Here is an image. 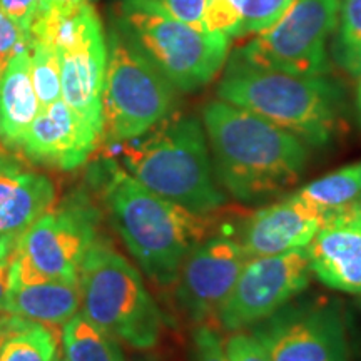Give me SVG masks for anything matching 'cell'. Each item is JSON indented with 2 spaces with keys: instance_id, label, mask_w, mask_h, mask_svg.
I'll use <instances>...</instances> for the list:
<instances>
[{
  "instance_id": "1",
  "label": "cell",
  "mask_w": 361,
  "mask_h": 361,
  "mask_svg": "<svg viewBox=\"0 0 361 361\" xmlns=\"http://www.w3.org/2000/svg\"><path fill=\"white\" fill-rule=\"evenodd\" d=\"M202 126L218 184L239 202L278 197L308 166V146L300 137L221 99L206 104Z\"/></svg>"
},
{
  "instance_id": "2",
  "label": "cell",
  "mask_w": 361,
  "mask_h": 361,
  "mask_svg": "<svg viewBox=\"0 0 361 361\" xmlns=\"http://www.w3.org/2000/svg\"><path fill=\"white\" fill-rule=\"evenodd\" d=\"M102 200L141 269L157 286L176 283L180 266L209 236V221L137 183L116 161L102 162Z\"/></svg>"
},
{
  "instance_id": "3",
  "label": "cell",
  "mask_w": 361,
  "mask_h": 361,
  "mask_svg": "<svg viewBox=\"0 0 361 361\" xmlns=\"http://www.w3.org/2000/svg\"><path fill=\"white\" fill-rule=\"evenodd\" d=\"M218 97L264 117L310 146H326L345 123L346 96L336 79L263 69L234 52L219 80Z\"/></svg>"
},
{
  "instance_id": "4",
  "label": "cell",
  "mask_w": 361,
  "mask_h": 361,
  "mask_svg": "<svg viewBox=\"0 0 361 361\" xmlns=\"http://www.w3.org/2000/svg\"><path fill=\"white\" fill-rule=\"evenodd\" d=\"M121 144L124 169L149 191L197 214L224 206L204 126L194 116L173 114L149 135Z\"/></svg>"
},
{
  "instance_id": "5",
  "label": "cell",
  "mask_w": 361,
  "mask_h": 361,
  "mask_svg": "<svg viewBox=\"0 0 361 361\" xmlns=\"http://www.w3.org/2000/svg\"><path fill=\"white\" fill-rule=\"evenodd\" d=\"M80 308L116 340L137 350L159 341L162 314L141 273L106 241H94L79 271Z\"/></svg>"
},
{
  "instance_id": "6",
  "label": "cell",
  "mask_w": 361,
  "mask_h": 361,
  "mask_svg": "<svg viewBox=\"0 0 361 361\" xmlns=\"http://www.w3.org/2000/svg\"><path fill=\"white\" fill-rule=\"evenodd\" d=\"M106 42L102 137L133 141L174 114L178 89L116 22Z\"/></svg>"
},
{
  "instance_id": "7",
  "label": "cell",
  "mask_w": 361,
  "mask_h": 361,
  "mask_svg": "<svg viewBox=\"0 0 361 361\" xmlns=\"http://www.w3.org/2000/svg\"><path fill=\"white\" fill-rule=\"evenodd\" d=\"M114 22L180 92L204 87L228 61L224 34L196 29L134 0H121Z\"/></svg>"
},
{
  "instance_id": "8",
  "label": "cell",
  "mask_w": 361,
  "mask_h": 361,
  "mask_svg": "<svg viewBox=\"0 0 361 361\" xmlns=\"http://www.w3.org/2000/svg\"><path fill=\"white\" fill-rule=\"evenodd\" d=\"M97 218L96 207L82 196L45 211L17 239L13 281H79L85 252L96 241Z\"/></svg>"
},
{
  "instance_id": "9",
  "label": "cell",
  "mask_w": 361,
  "mask_h": 361,
  "mask_svg": "<svg viewBox=\"0 0 361 361\" xmlns=\"http://www.w3.org/2000/svg\"><path fill=\"white\" fill-rule=\"evenodd\" d=\"M341 0H293L276 24L241 49L247 64L293 75L329 74L326 42L335 32Z\"/></svg>"
},
{
  "instance_id": "10",
  "label": "cell",
  "mask_w": 361,
  "mask_h": 361,
  "mask_svg": "<svg viewBox=\"0 0 361 361\" xmlns=\"http://www.w3.org/2000/svg\"><path fill=\"white\" fill-rule=\"evenodd\" d=\"M251 333L269 361H350L341 306L324 298L290 301Z\"/></svg>"
},
{
  "instance_id": "11",
  "label": "cell",
  "mask_w": 361,
  "mask_h": 361,
  "mask_svg": "<svg viewBox=\"0 0 361 361\" xmlns=\"http://www.w3.org/2000/svg\"><path fill=\"white\" fill-rule=\"evenodd\" d=\"M311 279L306 247L274 256L250 258L218 311L226 331H241L268 318L300 296Z\"/></svg>"
},
{
  "instance_id": "12",
  "label": "cell",
  "mask_w": 361,
  "mask_h": 361,
  "mask_svg": "<svg viewBox=\"0 0 361 361\" xmlns=\"http://www.w3.org/2000/svg\"><path fill=\"white\" fill-rule=\"evenodd\" d=\"M247 259L245 247L233 238L207 236L201 241L176 278V296L184 313L197 323L218 316Z\"/></svg>"
},
{
  "instance_id": "13",
  "label": "cell",
  "mask_w": 361,
  "mask_h": 361,
  "mask_svg": "<svg viewBox=\"0 0 361 361\" xmlns=\"http://www.w3.org/2000/svg\"><path fill=\"white\" fill-rule=\"evenodd\" d=\"M61 61L62 101L102 135V90L107 42L96 8L74 39L56 49Z\"/></svg>"
},
{
  "instance_id": "14",
  "label": "cell",
  "mask_w": 361,
  "mask_h": 361,
  "mask_svg": "<svg viewBox=\"0 0 361 361\" xmlns=\"http://www.w3.org/2000/svg\"><path fill=\"white\" fill-rule=\"evenodd\" d=\"M311 273L328 288L361 295V201L324 213L306 246Z\"/></svg>"
},
{
  "instance_id": "15",
  "label": "cell",
  "mask_w": 361,
  "mask_h": 361,
  "mask_svg": "<svg viewBox=\"0 0 361 361\" xmlns=\"http://www.w3.org/2000/svg\"><path fill=\"white\" fill-rule=\"evenodd\" d=\"M101 137L92 126L59 99L39 111L17 151L35 164L72 171L89 159Z\"/></svg>"
},
{
  "instance_id": "16",
  "label": "cell",
  "mask_w": 361,
  "mask_h": 361,
  "mask_svg": "<svg viewBox=\"0 0 361 361\" xmlns=\"http://www.w3.org/2000/svg\"><path fill=\"white\" fill-rule=\"evenodd\" d=\"M323 216V211L293 192L261 207L247 219L241 245L250 258L301 250L318 233Z\"/></svg>"
},
{
  "instance_id": "17",
  "label": "cell",
  "mask_w": 361,
  "mask_h": 361,
  "mask_svg": "<svg viewBox=\"0 0 361 361\" xmlns=\"http://www.w3.org/2000/svg\"><path fill=\"white\" fill-rule=\"evenodd\" d=\"M54 201L56 186L47 176L6 154L0 166V236H20Z\"/></svg>"
},
{
  "instance_id": "18",
  "label": "cell",
  "mask_w": 361,
  "mask_h": 361,
  "mask_svg": "<svg viewBox=\"0 0 361 361\" xmlns=\"http://www.w3.org/2000/svg\"><path fill=\"white\" fill-rule=\"evenodd\" d=\"M80 308L79 281L39 279L32 283H12L4 311L27 322L61 326Z\"/></svg>"
},
{
  "instance_id": "19",
  "label": "cell",
  "mask_w": 361,
  "mask_h": 361,
  "mask_svg": "<svg viewBox=\"0 0 361 361\" xmlns=\"http://www.w3.org/2000/svg\"><path fill=\"white\" fill-rule=\"evenodd\" d=\"M39 109L30 75V52L24 49L0 72V142L4 147L19 149Z\"/></svg>"
},
{
  "instance_id": "20",
  "label": "cell",
  "mask_w": 361,
  "mask_h": 361,
  "mask_svg": "<svg viewBox=\"0 0 361 361\" xmlns=\"http://www.w3.org/2000/svg\"><path fill=\"white\" fill-rule=\"evenodd\" d=\"M62 348L66 361H126L116 338L82 313L62 324Z\"/></svg>"
},
{
  "instance_id": "21",
  "label": "cell",
  "mask_w": 361,
  "mask_h": 361,
  "mask_svg": "<svg viewBox=\"0 0 361 361\" xmlns=\"http://www.w3.org/2000/svg\"><path fill=\"white\" fill-rule=\"evenodd\" d=\"M298 194L323 213L358 201L361 196V161L311 180Z\"/></svg>"
},
{
  "instance_id": "22",
  "label": "cell",
  "mask_w": 361,
  "mask_h": 361,
  "mask_svg": "<svg viewBox=\"0 0 361 361\" xmlns=\"http://www.w3.org/2000/svg\"><path fill=\"white\" fill-rule=\"evenodd\" d=\"M333 56L346 74H361V0H341Z\"/></svg>"
},
{
  "instance_id": "23",
  "label": "cell",
  "mask_w": 361,
  "mask_h": 361,
  "mask_svg": "<svg viewBox=\"0 0 361 361\" xmlns=\"http://www.w3.org/2000/svg\"><path fill=\"white\" fill-rule=\"evenodd\" d=\"M57 336L47 324L27 322L4 345L0 361H59Z\"/></svg>"
},
{
  "instance_id": "24",
  "label": "cell",
  "mask_w": 361,
  "mask_h": 361,
  "mask_svg": "<svg viewBox=\"0 0 361 361\" xmlns=\"http://www.w3.org/2000/svg\"><path fill=\"white\" fill-rule=\"evenodd\" d=\"M30 75L40 109L62 99L61 61L51 44L42 39L30 37ZM39 109V111H40Z\"/></svg>"
},
{
  "instance_id": "25",
  "label": "cell",
  "mask_w": 361,
  "mask_h": 361,
  "mask_svg": "<svg viewBox=\"0 0 361 361\" xmlns=\"http://www.w3.org/2000/svg\"><path fill=\"white\" fill-rule=\"evenodd\" d=\"M238 13L241 37L250 34H259L276 24L279 17L288 11L293 0H228Z\"/></svg>"
},
{
  "instance_id": "26",
  "label": "cell",
  "mask_w": 361,
  "mask_h": 361,
  "mask_svg": "<svg viewBox=\"0 0 361 361\" xmlns=\"http://www.w3.org/2000/svg\"><path fill=\"white\" fill-rule=\"evenodd\" d=\"M134 2L164 13L171 19L204 30L202 16H204L207 0H134Z\"/></svg>"
},
{
  "instance_id": "27",
  "label": "cell",
  "mask_w": 361,
  "mask_h": 361,
  "mask_svg": "<svg viewBox=\"0 0 361 361\" xmlns=\"http://www.w3.org/2000/svg\"><path fill=\"white\" fill-rule=\"evenodd\" d=\"M29 44L30 35L0 8V72L6 69L13 56L29 49Z\"/></svg>"
},
{
  "instance_id": "28",
  "label": "cell",
  "mask_w": 361,
  "mask_h": 361,
  "mask_svg": "<svg viewBox=\"0 0 361 361\" xmlns=\"http://www.w3.org/2000/svg\"><path fill=\"white\" fill-rule=\"evenodd\" d=\"M192 361H228L223 338L209 324H200L194 329Z\"/></svg>"
},
{
  "instance_id": "29",
  "label": "cell",
  "mask_w": 361,
  "mask_h": 361,
  "mask_svg": "<svg viewBox=\"0 0 361 361\" xmlns=\"http://www.w3.org/2000/svg\"><path fill=\"white\" fill-rule=\"evenodd\" d=\"M224 351L228 361H269L263 345L252 333L233 331L224 341Z\"/></svg>"
},
{
  "instance_id": "30",
  "label": "cell",
  "mask_w": 361,
  "mask_h": 361,
  "mask_svg": "<svg viewBox=\"0 0 361 361\" xmlns=\"http://www.w3.org/2000/svg\"><path fill=\"white\" fill-rule=\"evenodd\" d=\"M17 239L19 236H0V313L4 311L8 291L13 283Z\"/></svg>"
},
{
  "instance_id": "31",
  "label": "cell",
  "mask_w": 361,
  "mask_h": 361,
  "mask_svg": "<svg viewBox=\"0 0 361 361\" xmlns=\"http://www.w3.org/2000/svg\"><path fill=\"white\" fill-rule=\"evenodd\" d=\"M0 8L30 35V29L39 11V0H0Z\"/></svg>"
},
{
  "instance_id": "32",
  "label": "cell",
  "mask_w": 361,
  "mask_h": 361,
  "mask_svg": "<svg viewBox=\"0 0 361 361\" xmlns=\"http://www.w3.org/2000/svg\"><path fill=\"white\" fill-rule=\"evenodd\" d=\"M90 0H39V11L35 17H52L69 13L75 8L82 7Z\"/></svg>"
},
{
  "instance_id": "33",
  "label": "cell",
  "mask_w": 361,
  "mask_h": 361,
  "mask_svg": "<svg viewBox=\"0 0 361 361\" xmlns=\"http://www.w3.org/2000/svg\"><path fill=\"white\" fill-rule=\"evenodd\" d=\"M27 323V319L20 318V316L8 314L6 311L0 313V356H2V350L6 341L11 338L17 329H20Z\"/></svg>"
},
{
  "instance_id": "34",
  "label": "cell",
  "mask_w": 361,
  "mask_h": 361,
  "mask_svg": "<svg viewBox=\"0 0 361 361\" xmlns=\"http://www.w3.org/2000/svg\"><path fill=\"white\" fill-rule=\"evenodd\" d=\"M358 114H360V123H361V74H360V85H358Z\"/></svg>"
},
{
  "instance_id": "35",
  "label": "cell",
  "mask_w": 361,
  "mask_h": 361,
  "mask_svg": "<svg viewBox=\"0 0 361 361\" xmlns=\"http://www.w3.org/2000/svg\"><path fill=\"white\" fill-rule=\"evenodd\" d=\"M4 157H6V154H4V152H0V166H2V162H4Z\"/></svg>"
},
{
  "instance_id": "36",
  "label": "cell",
  "mask_w": 361,
  "mask_h": 361,
  "mask_svg": "<svg viewBox=\"0 0 361 361\" xmlns=\"http://www.w3.org/2000/svg\"><path fill=\"white\" fill-rule=\"evenodd\" d=\"M61 361H66V360H61Z\"/></svg>"
},
{
  "instance_id": "37",
  "label": "cell",
  "mask_w": 361,
  "mask_h": 361,
  "mask_svg": "<svg viewBox=\"0 0 361 361\" xmlns=\"http://www.w3.org/2000/svg\"><path fill=\"white\" fill-rule=\"evenodd\" d=\"M360 201H361V196H360Z\"/></svg>"
}]
</instances>
